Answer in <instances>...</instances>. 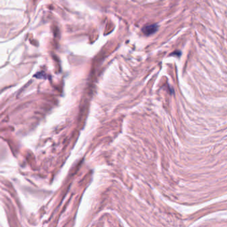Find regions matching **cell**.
I'll return each instance as SVG.
<instances>
[{"instance_id": "cell-1", "label": "cell", "mask_w": 227, "mask_h": 227, "mask_svg": "<svg viewBox=\"0 0 227 227\" xmlns=\"http://www.w3.org/2000/svg\"><path fill=\"white\" fill-rule=\"evenodd\" d=\"M158 29V25L156 24H151V25H147L144 26L142 31L143 33L146 35V36H150L152 33H155Z\"/></svg>"}]
</instances>
